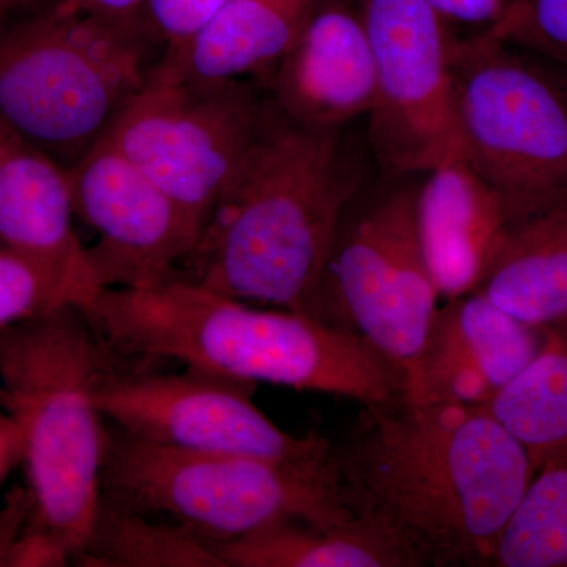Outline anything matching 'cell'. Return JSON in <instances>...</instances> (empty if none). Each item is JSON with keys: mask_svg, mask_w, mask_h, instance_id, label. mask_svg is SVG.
Wrapping results in <instances>:
<instances>
[{"mask_svg": "<svg viewBox=\"0 0 567 567\" xmlns=\"http://www.w3.org/2000/svg\"><path fill=\"white\" fill-rule=\"evenodd\" d=\"M342 505L410 566H494L536 470L484 405L399 393L364 405L333 447Z\"/></svg>", "mask_w": 567, "mask_h": 567, "instance_id": "1", "label": "cell"}, {"mask_svg": "<svg viewBox=\"0 0 567 567\" xmlns=\"http://www.w3.org/2000/svg\"><path fill=\"white\" fill-rule=\"evenodd\" d=\"M81 308L123 357L173 360L363 405L404 386L401 371L353 331L306 312L256 309L177 274L140 289L99 290Z\"/></svg>", "mask_w": 567, "mask_h": 567, "instance_id": "2", "label": "cell"}, {"mask_svg": "<svg viewBox=\"0 0 567 567\" xmlns=\"http://www.w3.org/2000/svg\"><path fill=\"white\" fill-rule=\"evenodd\" d=\"M354 189L339 130L301 125L275 104L177 275L306 312Z\"/></svg>", "mask_w": 567, "mask_h": 567, "instance_id": "3", "label": "cell"}, {"mask_svg": "<svg viewBox=\"0 0 567 567\" xmlns=\"http://www.w3.org/2000/svg\"><path fill=\"white\" fill-rule=\"evenodd\" d=\"M114 352L63 303L0 330V410L20 429L31 520L80 557L102 502L107 421L96 405Z\"/></svg>", "mask_w": 567, "mask_h": 567, "instance_id": "4", "label": "cell"}, {"mask_svg": "<svg viewBox=\"0 0 567 567\" xmlns=\"http://www.w3.org/2000/svg\"><path fill=\"white\" fill-rule=\"evenodd\" d=\"M152 25L51 2L0 9V118L65 169L107 136L164 58Z\"/></svg>", "mask_w": 567, "mask_h": 567, "instance_id": "5", "label": "cell"}, {"mask_svg": "<svg viewBox=\"0 0 567 567\" xmlns=\"http://www.w3.org/2000/svg\"><path fill=\"white\" fill-rule=\"evenodd\" d=\"M102 496L115 505L224 543L279 520L338 527L342 505L333 450L301 461L197 453L137 439L107 421Z\"/></svg>", "mask_w": 567, "mask_h": 567, "instance_id": "6", "label": "cell"}, {"mask_svg": "<svg viewBox=\"0 0 567 567\" xmlns=\"http://www.w3.org/2000/svg\"><path fill=\"white\" fill-rule=\"evenodd\" d=\"M457 147L509 224L567 200V73L487 31L454 50Z\"/></svg>", "mask_w": 567, "mask_h": 567, "instance_id": "7", "label": "cell"}, {"mask_svg": "<svg viewBox=\"0 0 567 567\" xmlns=\"http://www.w3.org/2000/svg\"><path fill=\"white\" fill-rule=\"evenodd\" d=\"M274 110L267 84L257 78L153 76L106 137L181 205L200 235Z\"/></svg>", "mask_w": 567, "mask_h": 567, "instance_id": "8", "label": "cell"}, {"mask_svg": "<svg viewBox=\"0 0 567 567\" xmlns=\"http://www.w3.org/2000/svg\"><path fill=\"white\" fill-rule=\"evenodd\" d=\"M416 189L386 194L357 218L346 212L306 315L361 336L405 372L439 308L415 213Z\"/></svg>", "mask_w": 567, "mask_h": 567, "instance_id": "9", "label": "cell"}, {"mask_svg": "<svg viewBox=\"0 0 567 567\" xmlns=\"http://www.w3.org/2000/svg\"><path fill=\"white\" fill-rule=\"evenodd\" d=\"M374 55L369 136L395 173H429L458 151L447 21L423 0H353Z\"/></svg>", "mask_w": 567, "mask_h": 567, "instance_id": "10", "label": "cell"}, {"mask_svg": "<svg viewBox=\"0 0 567 567\" xmlns=\"http://www.w3.org/2000/svg\"><path fill=\"white\" fill-rule=\"evenodd\" d=\"M256 383L186 368L182 374L112 365L96 391L100 412L137 439L197 453L301 461L333 446L282 431L252 402Z\"/></svg>", "mask_w": 567, "mask_h": 567, "instance_id": "11", "label": "cell"}, {"mask_svg": "<svg viewBox=\"0 0 567 567\" xmlns=\"http://www.w3.org/2000/svg\"><path fill=\"white\" fill-rule=\"evenodd\" d=\"M74 213L95 233L85 257L96 289H140L181 271L199 229L107 137L69 169Z\"/></svg>", "mask_w": 567, "mask_h": 567, "instance_id": "12", "label": "cell"}, {"mask_svg": "<svg viewBox=\"0 0 567 567\" xmlns=\"http://www.w3.org/2000/svg\"><path fill=\"white\" fill-rule=\"evenodd\" d=\"M546 327L522 322L483 295L436 308L402 393L420 401L486 405L536 357Z\"/></svg>", "mask_w": 567, "mask_h": 567, "instance_id": "13", "label": "cell"}, {"mask_svg": "<svg viewBox=\"0 0 567 567\" xmlns=\"http://www.w3.org/2000/svg\"><path fill=\"white\" fill-rule=\"evenodd\" d=\"M265 84L286 117L311 128L341 130L368 115L374 55L353 0H319Z\"/></svg>", "mask_w": 567, "mask_h": 567, "instance_id": "14", "label": "cell"}, {"mask_svg": "<svg viewBox=\"0 0 567 567\" xmlns=\"http://www.w3.org/2000/svg\"><path fill=\"white\" fill-rule=\"evenodd\" d=\"M74 216L69 169L0 118V249L59 276L81 306L99 289Z\"/></svg>", "mask_w": 567, "mask_h": 567, "instance_id": "15", "label": "cell"}, {"mask_svg": "<svg viewBox=\"0 0 567 567\" xmlns=\"http://www.w3.org/2000/svg\"><path fill=\"white\" fill-rule=\"evenodd\" d=\"M425 174L416 224L440 298L476 292L509 226L505 205L458 151Z\"/></svg>", "mask_w": 567, "mask_h": 567, "instance_id": "16", "label": "cell"}, {"mask_svg": "<svg viewBox=\"0 0 567 567\" xmlns=\"http://www.w3.org/2000/svg\"><path fill=\"white\" fill-rule=\"evenodd\" d=\"M319 0H227L183 47L164 54L167 81L264 80L281 61Z\"/></svg>", "mask_w": 567, "mask_h": 567, "instance_id": "17", "label": "cell"}, {"mask_svg": "<svg viewBox=\"0 0 567 567\" xmlns=\"http://www.w3.org/2000/svg\"><path fill=\"white\" fill-rule=\"evenodd\" d=\"M476 292L535 327L567 319V200L507 226Z\"/></svg>", "mask_w": 567, "mask_h": 567, "instance_id": "18", "label": "cell"}, {"mask_svg": "<svg viewBox=\"0 0 567 567\" xmlns=\"http://www.w3.org/2000/svg\"><path fill=\"white\" fill-rule=\"evenodd\" d=\"M205 544L224 567H412L393 540L358 518L338 527L289 518Z\"/></svg>", "mask_w": 567, "mask_h": 567, "instance_id": "19", "label": "cell"}, {"mask_svg": "<svg viewBox=\"0 0 567 567\" xmlns=\"http://www.w3.org/2000/svg\"><path fill=\"white\" fill-rule=\"evenodd\" d=\"M484 406L525 447L536 472L566 456L567 319L546 327L536 357Z\"/></svg>", "mask_w": 567, "mask_h": 567, "instance_id": "20", "label": "cell"}, {"mask_svg": "<svg viewBox=\"0 0 567 567\" xmlns=\"http://www.w3.org/2000/svg\"><path fill=\"white\" fill-rule=\"evenodd\" d=\"M80 566L96 567H224L192 529L134 513L103 498Z\"/></svg>", "mask_w": 567, "mask_h": 567, "instance_id": "21", "label": "cell"}, {"mask_svg": "<svg viewBox=\"0 0 567 567\" xmlns=\"http://www.w3.org/2000/svg\"><path fill=\"white\" fill-rule=\"evenodd\" d=\"M498 567H567V454L537 470L506 525Z\"/></svg>", "mask_w": 567, "mask_h": 567, "instance_id": "22", "label": "cell"}, {"mask_svg": "<svg viewBox=\"0 0 567 567\" xmlns=\"http://www.w3.org/2000/svg\"><path fill=\"white\" fill-rule=\"evenodd\" d=\"M487 32L567 73V0H509Z\"/></svg>", "mask_w": 567, "mask_h": 567, "instance_id": "23", "label": "cell"}, {"mask_svg": "<svg viewBox=\"0 0 567 567\" xmlns=\"http://www.w3.org/2000/svg\"><path fill=\"white\" fill-rule=\"evenodd\" d=\"M74 303L69 284L39 265L0 249V330Z\"/></svg>", "mask_w": 567, "mask_h": 567, "instance_id": "24", "label": "cell"}, {"mask_svg": "<svg viewBox=\"0 0 567 567\" xmlns=\"http://www.w3.org/2000/svg\"><path fill=\"white\" fill-rule=\"evenodd\" d=\"M227 0H147V14L166 51L193 39L226 6Z\"/></svg>", "mask_w": 567, "mask_h": 567, "instance_id": "25", "label": "cell"}, {"mask_svg": "<svg viewBox=\"0 0 567 567\" xmlns=\"http://www.w3.org/2000/svg\"><path fill=\"white\" fill-rule=\"evenodd\" d=\"M31 2L59 3V6L84 11L92 17L102 18V20L152 25L147 14V0H2V7Z\"/></svg>", "mask_w": 567, "mask_h": 567, "instance_id": "26", "label": "cell"}, {"mask_svg": "<svg viewBox=\"0 0 567 567\" xmlns=\"http://www.w3.org/2000/svg\"><path fill=\"white\" fill-rule=\"evenodd\" d=\"M447 22L483 24L491 28L505 13L509 0H423Z\"/></svg>", "mask_w": 567, "mask_h": 567, "instance_id": "27", "label": "cell"}, {"mask_svg": "<svg viewBox=\"0 0 567 567\" xmlns=\"http://www.w3.org/2000/svg\"><path fill=\"white\" fill-rule=\"evenodd\" d=\"M22 439L14 421L0 410V486L22 464Z\"/></svg>", "mask_w": 567, "mask_h": 567, "instance_id": "28", "label": "cell"}, {"mask_svg": "<svg viewBox=\"0 0 567 567\" xmlns=\"http://www.w3.org/2000/svg\"><path fill=\"white\" fill-rule=\"evenodd\" d=\"M0 7H2V0H0Z\"/></svg>", "mask_w": 567, "mask_h": 567, "instance_id": "29", "label": "cell"}]
</instances>
